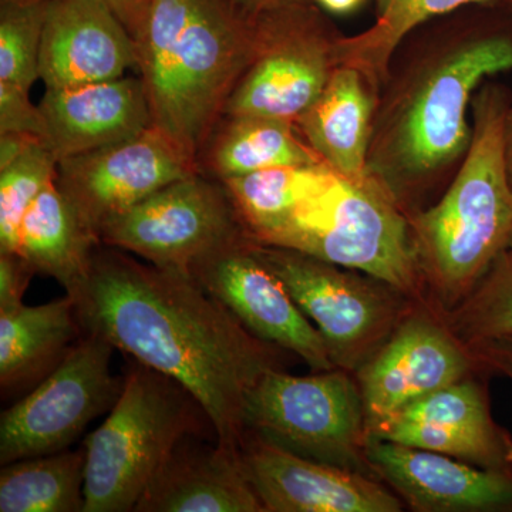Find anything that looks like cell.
<instances>
[{
  "instance_id": "obj_1",
  "label": "cell",
  "mask_w": 512,
  "mask_h": 512,
  "mask_svg": "<svg viewBox=\"0 0 512 512\" xmlns=\"http://www.w3.org/2000/svg\"><path fill=\"white\" fill-rule=\"evenodd\" d=\"M86 335L106 339L197 400L218 443L239 451L244 404L279 350L256 338L192 276L99 245L72 291Z\"/></svg>"
},
{
  "instance_id": "obj_2",
  "label": "cell",
  "mask_w": 512,
  "mask_h": 512,
  "mask_svg": "<svg viewBox=\"0 0 512 512\" xmlns=\"http://www.w3.org/2000/svg\"><path fill=\"white\" fill-rule=\"evenodd\" d=\"M512 70V36L464 29L392 64L377 101L367 171L406 214L463 161L474 94Z\"/></svg>"
},
{
  "instance_id": "obj_3",
  "label": "cell",
  "mask_w": 512,
  "mask_h": 512,
  "mask_svg": "<svg viewBox=\"0 0 512 512\" xmlns=\"http://www.w3.org/2000/svg\"><path fill=\"white\" fill-rule=\"evenodd\" d=\"M137 72L153 127L198 157L259 49V29L232 0H150Z\"/></svg>"
},
{
  "instance_id": "obj_4",
  "label": "cell",
  "mask_w": 512,
  "mask_h": 512,
  "mask_svg": "<svg viewBox=\"0 0 512 512\" xmlns=\"http://www.w3.org/2000/svg\"><path fill=\"white\" fill-rule=\"evenodd\" d=\"M511 97L483 83L471 103V144L436 204L407 214L414 255L439 312L464 301L512 245L504 126Z\"/></svg>"
},
{
  "instance_id": "obj_5",
  "label": "cell",
  "mask_w": 512,
  "mask_h": 512,
  "mask_svg": "<svg viewBox=\"0 0 512 512\" xmlns=\"http://www.w3.org/2000/svg\"><path fill=\"white\" fill-rule=\"evenodd\" d=\"M201 419L204 410L181 384L131 360L119 400L84 439L83 512H134L175 447L200 431Z\"/></svg>"
},
{
  "instance_id": "obj_6",
  "label": "cell",
  "mask_w": 512,
  "mask_h": 512,
  "mask_svg": "<svg viewBox=\"0 0 512 512\" xmlns=\"http://www.w3.org/2000/svg\"><path fill=\"white\" fill-rule=\"evenodd\" d=\"M259 244L362 272L424 302L409 218L370 175L355 180L330 170L318 190Z\"/></svg>"
},
{
  "instance_id": "obj_7",
  "label": "cell",
  "mask_w": 512,
  "mask_h": 512,
  "mask_svg": "<svg viewBox=\"0 0 512 512\" xmlns=\"http://www.w3.org/2000/svg\"><path fill=\"white\" fill-rule=\"evenodd\" d=\"M242 420L245 433L298 456L375 477L365 453V403L348 370L309 376L268 370L249 390Z\"/></svg>"
},
{
  "instance_id": "obj_8",
  "label": "cell",
  "mask_w": 512,
  "mask_h": 512,
  "mask_svg": "<svg viewBox=\"0 0 512 512\" xmlns=\"http://www.w3.org/2000/svg\"><path fill=\"white\" fill-rule=\"evenodd\" d=\"M258 258L319 330L338 369L355 373L420 301L353 269L254 241Z\"/></svg>"
},
{
  "instance_id": "obj_9",
  "label": "cell",
  "mask_w": 512,
  "mask_h": 512,
  "mask_svg": "<svg viewBox=\"0 0 512 512\" xmlns=\"http://www.w3.org/2000/svg\"><path fill=\"white\" fill-rule=\"evenodd\" d=\"M255 20L259 49L229 97L224 116L272 117L296 124L340 66L342 35L315 2Z\"/></svg>"
},
{
  "instance_id": "obj_10",
  "label": "cell",
  "mask_w": 512,
  "mask_h": 512,
  "mask_svg": "<svg viewBox=\"0 0 512 512\" xmlns=\"http://www.w3.org/2000/svg\"><path fill=\"white\" fill-rule=\"evenodd\" d=\"M113 346L83 333L62 363L0 417V464L67 450L119 400Z\"/></svg>"
},
{
  "instance_id": "obj_11",
  "label": "cell",
  "mask_w": 512,
  "mask_h": 512,
  "mask_svg": "<svg viewBox=\"0 0 512 512\" xmlns=\"http://www.w3.org/2000/svg\"><path fill=\"white\" fill-rule=\"evenodd\" d=\"M248 234L227 188L198 173L161 188L100 229L101 245L188 274L208 252Z\"/></svg>"
},
{
  "instance_id": "obj_12",
  "label": "cell",
  "mask_w": 512,
  "mask_h": 512,
  "mask_svg": "<svg viewBox=\"0 0 512 512\" xmlns=\"http://www.w3.org/2000/svg\"><path fill=\"white\" fill-rule=\"evenodd\" d=\"M188 275L262 342L293 353L313 372L336 369L319 330L255 254L248 234L202 256Z\"/></svg>"
},
{
  "instance_id": "obj_13",
  "label": "cell",
  "mask_w": 512,
  "mask_h": 512,
  "mask_svg": "<svg viewBox=\"0 0 512 512\" xmlns=\"http://www.w3.org/2000/svg\"><path fill=\"white\" fill-rule=\"evenodd\" d=\"M478 366L439 311L424 302L399 323L355 375L365 403L367 431L407 404L466 379Z\"/></svg>"
},
{
  "instance_id": "obj_14",
  "label": "cell",
  "mask_w": 512,
  "mask_h": 512,
  "mask_svg": "<svg viewBox=\"0 0 512 512\" xmlns=\"http://www.w3.org/2000/svg\"><path fill=\"white\" fill-rule=\"evenodd\" d=\"M198 173L177 144L151 126L123 143L60 160L56 183L99 238L113 218Z\"/></svg>"
},
{
  "instance_id": "obj_15",
  "label": "cell",
  "mask_w": 512,
  "mask_h": 512,
  "mask_svg": "<svg viewBox=\"0 0 512 512\" xmlns=\"http://www.w3.org/2000/svg\"><path fill=\"white\" fill-rule=\"evenodd\" d=\"M367 437L436 451L485 470L512 471V436L494 420L487 390L474 373L407 404Z\"/></svg>"
},
{
  "instance_id": "obj_16",
  "label": "cell",
  "mask_w": 512,
  "mask_h": 512,
  "mask_svg": "<svg viewBox=\"0 0 512 512\" xmlns=\"http://www.w3.org/2000/svg\"><path fill=\"white\" fill-rule=\"evenodd\" d=\"M242 468L264 512H399L403 503L369 474L309 460L245 433Z\"/></svg>"
},
{
  "instance_id": "obj_17",
  "label": "cell",
  "mask_w": 512,
  "mask_h": 512,
  "mask_svg": "<svg viewBox=\"0 0 512 512\" xmlns=\"http://www.w3.org/2000/svg\"><path fill=\"white\" fill-rule=\"evenodd\" d=\"M366 460L414 511H512V471L485 470L446 454L367 437Z\"/></svg>"
},
{
  "instance_id": "obj_18",
  "label": "cell",
  "mask_w": 512,
  "mask_h": 512,
  "mask_svg": "<svg viewBox=\"0 0 512 512\" xmlns=\"http://www.w3.org/2000/svg\"><path fill=\"white\" fill-rule=\"evenodd\" d=\"M137 63L136 40L106 0L52 2L39 60L46 89L120 79Z\"/></svg>"
},
{
  "instance_id": "obj_19",
  "label": "cell",
  "mask_w": 512,
  "mask_h": 512,
  "mask_svg": "<svg viewBox=\"0 0 512 512\" xmlns=\"http://www.w3.org/2000/svg\"><path fill=\"white\" fill-rule=\"evenodd\" d=\"M39 107L59 161L123 143L153 126L138 76L46 89Z\"/></svg>"
},
{
  "instance_id": "obj_20",
  "label": "cell",
  "mask_w": 512,
  "mask_h": 512,
  "mask_svg": "<svg viewBox=\"0 0 512 512\" xmlns=\"http://www.w3.org/2000/svg\"><path fill=\"white\" fill-rule=\"evenodd\" d=\"M190 434L175 447L134 512H264L239 451Z\"/></svg>"
},
{
  "instance_id": "obj_21",
  "label": "cell",
  "mask_w": 512,
  "mask_h": 512,
  "mask_svg": "<svg viewBox=\"0 0 512 512\" xmlns=\"http://www.w3.org/2000/svg\"><path fill=\"white\" fill-rule=\"evenodd\" d=\"M380 90L352 66L340 64L319 99L296 121L303 140L330 170L366 178Z\"/></svg>"
},
{
  "instance_id": "obj_22",
  "label": "cell",
  "mask_w": 512,
  "mask_h": 512,
  "mask_svg": "<svg viewBox=\"0 0 512 512\" xmlns=\"http://www.w3.org/2000/svg\"><path fill=\"white\" fill-rule=\"evenodd\" d=\"M83 336L76 306L63 298L0 311V387L2 394L33 389L49 376Z\"/></svg>"
},
{
  "instance_id": "obj_23",
  "label": "cell",
  "mask_w": 512,
  "mask_h": 512,
  "mask_svg": "<svg viewBox=\"0 0 512 512\" xmlns=\"http://www.w3.org/2000/svg\"><path fill=\"white\" fill-rule=\"evenodd\" d=\"M325 164L295 123L262 116H222L198 157V171L217 181L274 167Z\"/></svg>"
},
{
  "instance_id": "obj_24",
  "label": "cell",
  "mask_w": 512,
  "mask_h": 512,
  "mask_svg": "<svg viewBox=\"0 0 512 512\" xmlns=\"http://www.w3.org/2000/svg\"><path fill=\"white\" fill-rule=\"evenodd\" d=\"M99 245V238L53 181L26 212L16 252L36 274L55 279L67 293L82 281Z\"/></svg>"
},
{
  "instance_id": "obj_25",
  "label": "cell",
  "mask_w": 512,
  "mask_h": 512,
  "mask_svg": "<svg viewBox=\"0 0 512 512\" xmlns=\"http://www.w3.org/2000/svg\"><path fill=\"white\" fill-rule=\"evenodd\" d=\"M491 2L494 0H379L377 18L370 28L355 36L339 37V64L360 70L380 90L400 47L420 26L466 6Z\"/></svg>"
},
{
  "instance_id": "obj_26",
  "label": "cell",
  "mask_w": 512,
  "mask_h": 512,
  "mask_svg": "<svg viewBox=\"0 0 512 512\" xmlns=\"http://www.w3.org/2000/svg\"><path fill=\"white\" fill-rule=\"evenodd\" d=\"M84 468V447L5 464L0 512H83Z\"/></svg>"
},
{
  "instance_id": "obj_27",
  "label": "cell",
  "mask_w": 512,
  "mask_h": 512,
  "mask_svg": "<svg viewBox=\"0 0 512 512\" xmlns=\"http://www.w3.org/2000/svg\"><path fill=\"white\" fill-rule=\"evenodd\" d=\"M329 173L326 164L274 167L221 183L227 188L249 237L261 242L292 217Z\"/></svg>"
},
{
  "instance_id": "obj_28",
  "label": "cell",
  "mask_w": 512,
  "mask_h": 512,
  "mask_svg": "<svg viewBox=\"0 0 512 512\" xmlns=\"http://www.w3.org/2000/svg\"><path fill=\"white\" fill-rule=\"evenodd\" d=\"M439 313L466 346L512 336V245L463 302Z\"/></svg>"
},
{
  "instance_id": "obj_29",
  "label": "cell",
  "mask_w": 512,
  "mask_h": 512,
  "mask_svg": "<svg viewBox=\"0 0 512 512\" xmlns=\"http://www.w3.org/2000/svg\"><path fill=\"white\" fill-rule=\"evenodd\" d=\"M59 160L46 144H35L0 170V252H16L26 212L57 180Z\"/></svg>"
},
{
  "instance_id": "obj_30",
  "label": "cell",
  "mask_w": 512,
  "mask_h": 512,
  "mask_svg": "<svg viewBox=\"0 0 512 512\" xmlns=\"http://www.w3.org/2000/svg\"><path fill=\"white\" fill-rule=\"evenodd\" d=\"M50 3L0 5V83L32 89Z\"/></svg>"
},
{
  "instance_id": "obj_31",
  "label": "cell",
  "mask_w": 512,
  "mask_h": 512,
  "mask_svg": "<svg viewBox=\"0 0 512 512\" xmlns=\"http://www.w3.org/2000/svg\"><path fill=\"white\" fill-rule=\"evenodd\" d=\"M28 90L0 83V134H25L47 143L45 117L30 101Z\"/></svg>"
},
{
  "instance_id": "obj_32",
  "label": "cell",
  "mask_w": 512,
  "mask_h": 512,
  "mask_svg": "<svg viewBox=\"0 0 512 512\" xmlns=\"http://www.w3.org/2000/svg\"><path fill=\"white\" fill-rule=\"evenodd\" d=\"M35 274V269L18 252H0V311L22 305Z\"/></svg>"
},
{
  "instance_id": "obj_33",
  "label": "cell",
  "mask_w": 512,
  "mask_h": 512,
  "mask_svg": "<svg viewBox=\"0 0 512 512\" xmlns=\"http://www.w3.org/2000/svg\"><path fill=\"white\" fill-rule=\"evenodd\" d=\"M478 369L498 373L512 382V336L484 340L467 346Z\"/></svg>"
},
{
  "instance_id": "obj_34",
  "label": "cell",
  "mask_w": 512,
  "mask_h": 512,
  "mask_svg": "<svg viewBox=\"0 0 512 512\" xmlns=\"http://www.w3.org/2000/svg\"><path fill=\"white\" fill-rule=\"evenodd\" d=\"M106 2L136 40L146 18L150 0H106Z\"/></svg>"
},
{
  "instance_id": "obj_35",
  "label": "cell",
  "mask_w": 512,
  "mask_h": 512,
  "mask_svg": "<svg viewBox=\"0 0 512 512\" xmlns=\"http://www.w3.org/2000/svg\"><path fill=\"white\" fill-rule=\"evenodd\" d=\"M232 2L249 19H255L268 15V13L278 12V10L306 5L315 0H232Z\"/></svg>"
},
{
  "instance_id": "obj_36",
  "label": "cell",
  "mask_w": 512,
  "mask_h": 512,
  "mask_svg": "<svg viewBox=\"0 0 512 512\" xmlns=\"http://www.w3.org/2000/svg\"><path fill=\"white\" fill-rule=\"evenodd\" d=\"M39 143L46 144L35 137L25 136V134H0V170L13 163L16 158L26 153L30 147Z\"/></svg>"
},
{
  "instance_id": "obj_37",
  "label": "cell",
  "mask_w": 512,
  "mask_h": 512,
  "mask_svg": "<svg viewBox=\"0 0 512 512\" xmlns=\"http://www.w3.org/2000/svg\"><path fill=\"white\" fill-rule=\"evenodd\" d=\"M320 8L333 13H349L362 3V0H315Z\"/></svg>"
},
{
  "instance_id": "obj_38",
  "label": "cell",
  "mask_w": 512,
  "mask_h": 512,
  "mask_svg": "<svg viewBox=\"0 0 512 512\" xmlns=\"http://www.w3.org/2000/svg\"><path fill=\"white\" fill-rule=\"evenodd\" d=\"M505 160H507L508 178L512 187V103L505 116L504 126Z\"/></svg>"
},
{
  "instance_id": "obj_39",
  "label": "cell",
  "mask_w": 512,
  "mask_h": 512,
  "mask_svg": "<svg viewBox=\"0 0 512 512\" xmlns=\"http://www.w3.org/2000/svg\"><path fill=\"white\" fill-rule=\"evenodd\" d=\"M55 0H0V5H37V3H50Z\"/></svg>"
},
{
  "instance_id": "obj_40",
  "label": "cell",
  "mask_w": 512,
  "mask_h": 512,
  "mask_svg": "<svg viewBox=\"0 0 512 512\" xmlns=\"http://www.w3.org/2000/svg\"><path fill=\"white\" fill-rule=\"evenodd\" d=\"M510 2H511V6H512V0H510Z\"/></svg>"
}]
</instances>
